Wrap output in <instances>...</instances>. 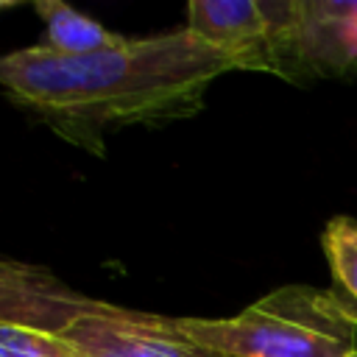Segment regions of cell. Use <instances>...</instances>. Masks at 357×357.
I'll list each match as a JSON object with an SVG mask.
<instances>
[{
  "label": "cell",
  "mask_w": 357,
  "mask_h": 357,
  "mask_svg": "<svg viewBox=\"0 0 357 357\" xmlns=\"http://www.w3.org/2000/svg\"><path fill=\"white\" fill-rule=\"evenodd\" d=\"M231 70V56L181 28L86 56L20 47L0 59V84L20 109L100 153L103 128L190 117L204 106L206 89Z\"/></svg>",
  "instance_id": "cell-1"
},
{
  "label": "cell",
  "mask_w": 357,
  "mask_h": 357,
  "mask_svg": "<svg viewBox=\"0 0 357 357\" xmlns=\"http://www.w3.org/2000/svg\"><path fill=\"white\" fill-rule=\"evenodd\" d=\"M0 324H22L73 343L81 357H220L178 324L100 298H89L47 268L0 262Z\"/></svg>",
  "instance_id": "cell-2"
},
{
  "label": "cell",
  "mask_w": 357,
  "mask_h": 357,
  "mask_svg": "<svg viewBox=\"0 0 357 357\" xmlns=\"http://www.w3.org/2000/svg\"><path fill=\"white\" fill-rule=\"evenodd\" d=\"M181 329L220 357H349L357 310L324 287L284 284L229 318H178Z\"/></svg>",
  "instance_id": "cell-3"
},
{
  "label": "cell",
  "mask_w": 357,
  "mask_h": 357,
  "mask_svg": "<svg viewBox=\"0 0 357 357\" xmlns=\"http://www.w3.org/2000/svg\"><path fill=\"white\" fill-rule=\"evenodd\" d=\"M301 0H192L187 31L234 59L237 70L296 81Z\"/></svg>",
  "instance_id": "cell-4"
},
{
  "label": "cell",
  "mask_w": 357,
  "mask_h": 357,
  "mask_svg": "<svg viewBox=\"0 0 357 357\" xmlns=\"http://www.w3.org/2000/svg\"><path fill=\"white\" fill-rule=\"evenodd\" d=\"M357 78V0H301L296 81Z\"/></svg>",
  "instance_id": "cell-5"
},
{
  "label": "cell",
  "mask_w": 357,
  "mask_h": 357,
  "mask_svg": "<svg viewBox=\"0 0 357 357\" xmlns=\"http://www.w3.org/2000/svg\"><path fill=\"white\" fill-rule=\"evenodd\" d=\"M33 11L45 22L42 47H47L53 53L86 56V53H98V50L114 47V45H120L126 39L120 33H112L98 20L75 11L73 6H67L61 0H36Z\"/></svg>",
  "instance_id": "cell-6"
},
{
  "label": "cell",
  "mask_w": 357,
  "mask_h": 357,
  "mask_svg": "<svg viewBox=\"0 0 357 357\" xmlns=\"http://www.w3.org/2000/svg\"><path fill=\"white\" fill-rule=\"evenodd\" d=\"M321 245L332 276L357 301V218L335 215L321 231Z\"/></svg>",
  "instance_id": "cell-7"
},
{
  "label": "cell",
  "mask_w": 357,
  "mask_h": 357,
  "mask_svg": "<svg viewBox=\"0 0 357 357\" xmlns=\"http://www.w3.org/2000/svg\"><path fill=\"white\" fill-rule=\"evenodd\" d=\"M0 357H81L73 343L64 337L22 326V324H0Z\"/></svg>",
  "instance_id": "cell-8"
},
{
  "label": "cell",
  "mask_w": 357,
  "mask_h": 357,
  "mask_svg": "<svg viewBox=\"0 0 357 357\" xmlns=\"http://www.w3.org/2000/svg\"><path fill=\"white\" fill-rule=\"evenodd\" d=\"M349 357H357V351H354V354H349Z\"/></svg>",
  "instance_id": "cell-9"
}]
</instances>
